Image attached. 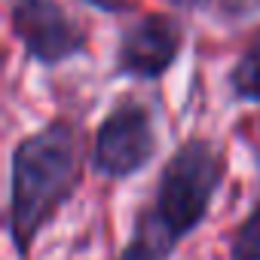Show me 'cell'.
I'll return each instance as SVG.
<instances>
[{
  "label": "cell",
  "mask_w": 260,
  "mask_h": 260,
  "mask_svg": "<svg viewBox=\"0 0 260 260\" xmlns=\"http://www.w3.org/2000/svg\"><path fill=\"white\" fill-rule=\"evenodd\" d=\"M83 175V135L71 122H52L28 135L13 153L10 230L25 257L37 233L71 199Z\"/></svg>",
  "instance_id": "1"
},
{
  "label": "cell",
  "mask_w": 260,
  "mask_h": 260,
  "mask_svg": "<svg viewBox=\"0 0 260 260\" xmlns=\"http://www.w3.org/2000/svg\"><path fill=\"white\" fill-rule=\"evenodd\" d=\"M220 153L208 141H187L166 166L150 211L119 260H166L175 245L199 226L220 184Z\"/></svg>",
  "instance_id": "2"
},
{
  "label": "cell",
  "mask_w": 260,
  "mask_h": 260,
  "mask_svg": "<svg viewBox=\"0 0 260 260\" xmlns=\"http://www.w3.org/2000/svg\"><path fill=\"white\" fill-rule=\"evenodd\" d=\"M153 122L144 104L122 101L107 113L92 147V166L107 178L135 175L153 156Z\"/></svg>",
  "instance_id": "3"
},
{
  "label": "cell",
  "mask_w": 260,
  "mask_h": 260,
  "mask_svg": "<svg viewBox=\"0 0 260 260\" xmlns=\"http://www.w3.org/2000/svg\"><path fill=\"white\" fill-rule=\"evenodd\" d=\"M10 19L25 49L46 64L77 55L86 43L83 28L55 0H10Z\"/></svg>",
  "instance_id": "4"
},
{
  "label": "cell",
  "mask_w": 260,
  "mask_h": 260,
  "mask_svg": "<svg viewBox=\"0 0 260 260\" xmlns=\"http://www.w3.org/2000/svg\"><path fill=\"white\" fill-rule=\"evenodd\" d=\"M184 43V31L172 16H147L122 34L119 43V71L132 77H159Z\"/></svg>",
  "instance_id": "5"
},
{
  "label": "cell",
  "mask_w": 260,
  "mask_h": 260,
  "mask_svg": "<svg viewBox=\"0 0 260 260\" xmlns=\"http://www.w3.org/2000/svg\"><path fill=\"white\" fill-rule=\"evenodd\" d=\"M230 86L239 98L248 101H260V34L248 43V49L242 52L239 64L230 74Z\"/></svg>",
  "instance_id": "6"
},
{
  "label": "cell",
  "mask_w": 260,
  "mask_h": 260,
  "mask_svg": "<svg viewBox=\"0 0 260 260\" xmlns=\"http://www.w3.org/2000/svg\"><path fill=\"white\" fill-rule=\"evenodd\" d=\"M233 260H260V205L239 226L233 239Z\"/></svg>",
  "instance_id": "7"
},
{
  "label": "cell",
  "mask_w": 260,
  "mask_h": 260,
  "mask_svg": "<svg viewBox=\"0 0 260 260\" xmlns=\"http://www.w3.org/2000/svg\"><path fill=\"white\" fill-rule=\"evenodd\" d=\"M86 4L98 7V10H107V13H116V10H125L128 0H86Z\"/></svg>",
  "instance_id": "8"
},
{
  "label": "cell",
  "mask_w": 260,
  "mask_h": 260,
  "mask_svg": "<svg viewBox=\"0 0 260 260\" xmlns=\"http://www.w3.org/2000/svg\"><path fill=\"white\" fill-rule=\"evenodd\" d=\"M178 4H184V7H202V4H208V0H178Z\"/></svg>",
  "instance_id": "9"
}]
</instances>
